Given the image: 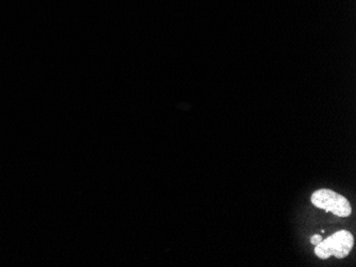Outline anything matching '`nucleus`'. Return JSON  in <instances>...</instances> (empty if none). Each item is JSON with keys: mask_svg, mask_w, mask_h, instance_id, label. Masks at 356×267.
I'll use <instances>...</instances> for the list:
<instances>
[{"mask_svg": "<svg viewBox=\"0 0 356 267\" xmlns=\"http://www.w3.org/2000/svg\"><path fill=\"white\" fill-rule=\"evenodd\" d=\"M353 245L354 238L351 232L347 230L337 231L316 245L315 254L321 260H327L332 256L343 259L351 252Z\"/></svg>", "mask_w": 356, "mask_h": 267, "instance_id": "1", "label": "nucleus"}, {"mask_svg": "<svg viewBox=\"0 0 356 267\" xmlns=\"http://www.w3.org/2000/svg\"><path fill=\"white\" fill-rule=\"evenodd\" d=\"M312 203L316 208L333 213L338 217H349L352 213L349 200L343 195L329 189L316 191L311 197Z\"/></svg>", "mask_w": 356, "mask_h": 267, "instance_id": "2", "label": "nucleus"}, {"mask_svg": "<svg viewBox=\"0 0 356 267\" xmlns=\"http://www.w3.org/2000/svg\"><path fill=\"white\" fill-rule=\"evenodd\" d=\"M322 240H323V239H322L321 235L316 234L312 236L311 243L312 244L315 245L316 246V245L319 244V243L321 242Z\"/></svg>", "mask_w": 356, "mask_h": 267, "instance_id": "3", "label": "nucleus"}]
</instances>
